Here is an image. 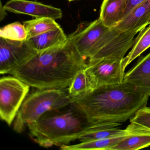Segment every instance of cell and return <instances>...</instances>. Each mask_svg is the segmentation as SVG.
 Masks as SVG:
<instances>
[{
	"instance_id": "1",
	"label": "cell",
	"mask_w": 150,
	"mask_h": 150,
	"mask_svg": "<svg viewBox=\"0 0 150 150\" xmlns=\"http://www.w3.org/2000/svg\"><path fill=\"white\" fill-rule=\"evenodd\" d=\"M87 64L68 39L63 44L38 52L8 74L37 89L67 88Z\"/></svg>"
},
{
	"instance_id": "2",
	"label": "cell",
	"mask_w": 150,
	"mask_h": 150,
	"mask_svg": "<svg viewBox=\"0 0 150 150\" xmlns=\"http://www.w3.org/2000/svg\"><path fill=\"white\" fill-rule=\"evenodd\" d=\"M150 96V88L123 81L100 87L73 102L92 123H122L146 106Z\"/></svg>"
},
{
	"instance_id": "3",
	"label": "cell",
	"mask_w": 150,
	"mask_h": 150,
	"mask_svg": "<svg viewBox=\"0 0 150 150\" xmlns=\"http://www.w3.org/2000/svg\"><path fill=\"white\" fill-rule=\"evenodd\" d=\"M92 123L73 102L47 111L28 126L30 138L44 147L69 144Z\"/></svg>"
},
{
	"instance_id": "4",
	"label": "cell",
	"mask_w": 150,
	"mask_h": 150,
	"mask_svg": "<svg viewBox=\"0 0 150 150\" xmlns=\"http://www.w3.org/2000/svg\"><path fill=\"white\" fill-rule=\"evenodd\" d=\"M73 101L65 88L37 89L27 96L13 122L14 130L21 133L47 111L60 108Z\"/></svg>"
},
{
	"instance_id": "5",
	"label": "cell",
	"mask_w": 150,
	"mask_h": 150,
	"mask_svg": "<svg viewBox=\"0 0 150 150\" xmlns=\"http://www.w3.org/2000/svg\"><path fill=\"white\" fill-rule=\"evenodd\" d=\"M30 87L14 76L0 79V117L9 126L13 122Z\"/></svg>"
},
{
	"instance_id": "6",
	"label": "cell",
	"mask_w": 150,
	"mask_h": 150,
	"mask_svg": "<svg viewBox=\"0 0 150 150\" xmlns=\"http://www.w3.org/2000/svg\"><path fill=\"white\" fill-rule=\"evenodd\" d=\"M137 33L122 32L115 28L109 29L96 44L87 62L110 58L123 59L132 48Z\"/></svg>"
},
{
	"instance_id": "7",
	"label": "cell",
	"mask_w": 150,
	"mask_h": 150,
	"mask_svg": "<svg viewBox=\"0 0 150 150\" xmlns=\"http://www.w3.org/2000/svg\"><path fill=\"white\" fill-rule=\"evenodd\" d=\"M122 61L110 58L87 62L85 71L93 91L103 86L122 83L125 74Z\"/></svg>"
},
{
	"instance_id": "8",
	"label": "cell",
	"mask_w": 150,
	"mask_h": 150,
	"mask_svg": "<svg viewBox=\"0 0 150 150\" xmlns=\"http://www.w3.org/2000/svg\"><path fill=\"white\" fill-rule=\"evenodd\" d=\"M37 53L27 40L13 41L0 38V73L9 74Z\"/></svg>"
},
{
	"instance_id": "9",
	"label": "cell",
	"mask_w": 150,
	"mask_h": 150,
	"mask_svg": "<svg viewBox=\"0 0 150 150\" xmlns=\"http://www.w3.org/2000/svg\"><path fill=\"white\" fill-rule=\"evenodd\" d=\"M109 29L99 18L91 22L81 23L67 37L81 56L88 61L96 44Z\"/></svg>"
},
{
	"instance_id": "10",
	"label": "cell",
	"mask_w": 150,
	"mask_h": 150,
	"mask_svg": "<svg viewBox=\"0 0 150 150\" xmlns=\"http://www.w3.org/2000/svg\"><path fill=\"white\" fill-rule=\"evenodd\" d=\"M5 10L14 13L30 16L36 18L48 17L55 20L63 16L60 8L28 0H10L3 6Z\"/></svg>"
},
{
	"instance_id": "11",
	"label": "cell",
	"mask_w": 150,
	"mask_h": 150,
	"mask_svg": "<svg viewBox=\"0 0 150 150\" xmlns=\"http://www.w3.org/2000/svg\"><path fill=\"white\" fill-rule=\"evenodd\" d=\"M150 21V0H145L133 9L115 27L122 32H136L149 25Z\"/></svg>"
},
{
	"instance_id": "12",
	"label": "cell",
	"mask_w": 150,
	"mask_h": 150,
	"mask_svg": "<svg viewBox=\"0 0 150 150\" xmlns=\"http://www.w3.org/2000/svg\"><path fill=\"white\" fill-rule=\"evenodd\" d=\"M127 127L130 132L129 136L111 150H137L150 146V128L133 122Z\"/></svg>"
},
{
	"instance_id": "13",
	"label": "cell",
	"mask_w": 150,
	"mask_h": 150,
	"mask_svg": "<svg viewBox=\"0 0 150 150\" xmlns=\"http://www.w3.org/2000/svg\"><path fill=\"white\" fill-rule=\"evenodd\" d=\"M121 124L115 122L92 123L78 136L76 139L80 142H86L125 133L126 129H122L118 128Z\"/></svg>"
},
{
	"instance_id": "14",
	"label": "cell",
	"mask_w": 150,
	"mask_h": 150,
	"mask_svg": "<svg viewBox=\"0 0 150 150\" xmlns=\"http://www.w3.org/2000/svg\"><path fill=\"white\" fill-rule=\"evenodd\" d=\"M127 0H103L99 19L109 28H115L124 17Z\"/></svg>"
},
{
	"instance_id": "15",
	"label": "cell",
	"mask_w": 150,
	"mask_h": 150,
	"mask_svg": "<svg viewBox=\"0 0 150 150\" xmlns=\"http://www.w3.org/2000/svg\"><path fill=\"white\" fill-rule=\"evenodd\" d=\"M68 40L61 27L27 39L38 52L45 51L66 42Z\"/></svg>"
},
{
	"instance_id": "16",
	"label": "cell",
	"mask_w": 150,
	"mask_h": 150,
	"mask_svg": "<svg viewBox=\"0 0 150 150\" xmlns=\"http://www.w3.org/2000/svg\"><path fill=\"white\" fill-rule=\"evenodd\" d=\"M123 81L150 88V52L139 59L137 64L125 74Z\"/></svg>"
},
{
	"instance_id": "17",
	"label": "cell",
	"mask_w": 150,
	"mask_h": 150,
	"mask_svg": "<svg viewBox=\"0 0 150 150\" xmlns=\"http://www.w3.org/2000/svg\"><path fill=\"white\" fill-rule=\"evenodd\" d=\"M125 133L105 138L80 142L72 145H63L60 146L62 150H111L114 146L126 138L130 133L127 127Z\"/></svg>"
},
{
	"instance_id": "18",
	"label": "cell",
	"mask_w": 150,
	"mask_h": 150,
	"mask_svg": "<svg viewBox=\"0 0 150 150\" xmlns=\"http://www.w3.org/2000/svg\"><path fill=\"white\" fill-rule=\"evenodd\" d=\"M141 30L135 39L130 51L123 59L122 66L125 71L127 67L145 51L150 47V24Z\"/></svg>"
},
{
	"instance_id": "19",
	"label": "cell",
	"mask_w": 150,
	"mask_h": 150,
	"mask_svg": "<svg viewBox=\"0 0 150 150\" xmlns=\"http://www.w3.org/2000/svg\"><path fill=\"white\" fill-rule=\"evenodd\" d=\"M28 34V38L41 35L60 27L56 20L48 17L36 18L23 23Z\"/></svg>"
},
{
	"instance_id": "20",
	"label": "cell",
	"mask_w": 150,
	"mask_h": 150,
	"mask_svg": "<svg viewBox=\"0 0 150 150\" xmlns=\"http://www.w3.org/2000/svg\"><path fill=\"white\" fill-rule=\"evenodd\" d=\"M68 93L73 101L85 96L93 91L85 69L76 74L68 87Z\"/></svg>"
},
{
	"instance_id": "21",
	"label": "cell",
	"mask_w": 150,
	"mask_h": 150,
	"mask_svg": "<svg viewBox=\"0 0 150 150\" xmlns=\"http://www.w3.org/2000/svg\"><path fill=\"white\" fill-rule=\"evenodd\" d=\"M0 38L13 41H26L28 38V34L24 25L16 22L1 28Z\"/></svg>"
},
{
	"instance_id": "22",
	"label": "cell",
	"mask_w": 150,
	"mask_h": 150,
	"mask_svg": "<svg viewBox=\"0 0 150 150\" xmlns=\"http://www.w3.org/2000/svg\"><path fill=\"white\" fill-rule=\"evenodd\" d=\"M130 122L136 123L150 129V108L146 106L139 109L130 118Z\"/></svg>"
},
{
	"instance_id": "23",
	"label": "cell",
	"mask_w": 150,
	"mask_h": 150,
	"mask_svg": "<svg viewBox=\"0 0 150 150\" xmlns=\"http://www.w3.org/2000/svg\"><path fill=\"white\" fill-rule=\"evenodd\" d=\"M144 1L145 0H127L124 17Z\"/></svg>"
},
{
	"instance_id": "24",
	"label": "cell",
	"mask_w": 150,
	"mask_h": 150,
	"mask_svg": "<svg viewBox=\"0 0 150 150\" xmlns=\"http://www.w3.org/2000/svg\"><path fill=\"white\" fill-rule=\"evenodd\" d=\"M68 1L71 2V1H76V0H68Z\"/></svg>"
},
{
	"instance_id": "25",
	"label": "cell",
	"mask_w": 150,
	"mask_h": 150,
	"mask_svg": "<svg viewBox=\"0 0 150 150\" xmlns=\"http://www.w3.org/2000/svg\"><path fill=\"white\" fill-rule=\"evenodd\" d=\"M150 24V21H149V24Z\"/></svg>"
},
{
	"instance_id": "26",
	"label": "cell",
	"mask_w": 150,
	"mask_h": 150,
	"mask_svg": "<svg viewBox=\"0 0 150 150\" xmlns=\"http://www.w3.org/2000/svg\"><path fill=\"white\" fill-rule=\"evenodd\" d=\"M34 1H37V0H34Z\"/></svg>"
}]
</instances>
